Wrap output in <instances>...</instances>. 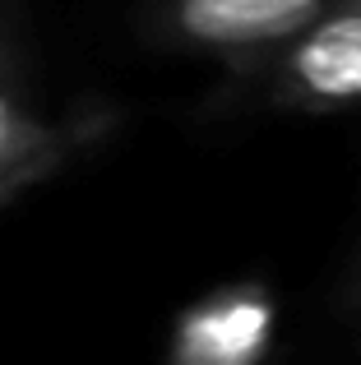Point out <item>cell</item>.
Listing matches in <instances>:
<instances>
[{"label":"cell","instance_id":"obj_4","mask_svg":"<svg viewBox=\"0 0 361 365\" xmlns=\"http://www.w3.org/2000/svg\"><path fill=\"white\" fill-rule=\"evenodd\" d=\"M65 134L28 116L19 102L0 98V199H9L14 190L42 180L46 171L61 162Z\"/></svg>","mask_w":361,"mask_h":365},{"label":"cell","instance_id":"obj_2","mask_svg":"<svg viewBox=\"0 0 361 365\" xmlns=\"http://www.w3.org/2000/svg\"><path fill=\"white\" fill-rule=\"evenodd\" d=\"M278 333V296L264 282H227L176 319L167 365H264Z\"/></svg>","mask_w":361,"mask_h":365},{"label":"cell","instance_id":"obj_1","mask_svg":"<svg viewBox=\"0 0 361 365\" xmlns=\"http://www.w3.org/2000/svg\"><path fill=\"white\" fill-rule=\"evenodd\" d=\"M273 98L288 107H352L361 102V0H334L310 28L264 56Z\"/></svg>","mask_w":361,"mask_h":365},{"label":"cell","instance_id":"obj_5","mask_svg":"<svg viewBox=\"0 0 361 365\" xmlns=\"http://www.w3.org/2000/svg\"><path fill=\"white\" fill-rule=\"evenodd\" d=\"M9 74V65H5V42H0V79Z\"/></svg>","mask_w":361,"mask_h":365},{"label":"cell","instance_id":"obj_3","mask_svg":"<svg viewBox=\"0 0 361 365\" xmlns=\"http://www.w3.org/2000/svg\"><path fill=\"white\" fill-rule=\"evenodd\" d=\"M334 0H172L167 28L190 46L227 61H264L310 28Z\"/></svg>","mask_w":361,"mask_h":365}]
</instances>
